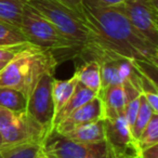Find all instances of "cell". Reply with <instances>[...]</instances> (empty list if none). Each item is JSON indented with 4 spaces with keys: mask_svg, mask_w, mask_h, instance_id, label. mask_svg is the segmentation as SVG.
Returning a JSON list of instances; mask_svg holds the SVG:
<instances>
[{
    "mask_svg": "<svg viewBox=\"0 0 158 158\" xmlns=\"http://www.w3.org/2000/svg\"><path fill=\"white\" fill-rule=\"evenodd\" d=\"M82 13L91 33L88 44L157 69L158 47L148 41L116 6H105L99 0H82Z\"/></svg>",
    "mask_w": 158,
    "mask_h": 158,
    "instance_id": "1",
    "label": "cell"
},
{
    "mask_svg": "<svg viewBox=\"0 0 158 158\" xmlns=\"http://www.w3.org/2000/svg\"><path fill=\"white\" fill-rule=\"evenodd\" d=\"M56 64V57L51 51L31 44L0 72V86L15 89L28 99L42 75L54 72Z\"/></svg>",
    "mask_w": 158,
    "mask_h": 158,
    "instance_id": "2",
    "label": "cell"
},
{
    "mask_svg": "<svg viewBox=\"0 0 158 158\" xmlns=\"http://www.w3.org/2000/svg\"><path fill=\"white\" fill-rule=\"evenodd\" d=\"M27 3L46 18L74 46L77 54L90 41L91 33L85 20L61 1L29 0Z\"/></svg>",
    "mask_w": 158,
    "mask_h": 158,
    "instance_id": "3",
    "label": "cell"
},
{
    "mask_svg": "<svg viewBox=\"0 0 158 158\" xmlns=\"http://www.w3.org/2000/svg\"><path fill=\"white\" fill-rule=\"evenodd\" d=\"M21 29L28 42L42 50L51 51L54 56L59 51H66L68 54L76 56L77 51L74 46L64 38L46 18L27 2L23 10Z\"/></svg>",
    "mask_w": 158,
    "mask_h": 158,
    "instance_id": "4",
    "label": "cell"
},
{
    "mask_svg": "<svg viewBox=\"0 0 158 158\" xmlns=\"http://www.w3.org/2000/svg\"><path fill=\"white\" fill-rule=\"evenodd\" d=\"M0 134L3 144L37 141L44 142V130L24 112H13L0 106Z\"/></svg>",
    "mask_w": 158,
    "mask_h": 158,
    "instance_id": "5",
    "label": "cell"
},
{
    "mask_svg": "<svg viewBox=\"0 0 158 158\" xmlns=\"http://www.w3.org/2000/svg\"><path fill=\"white\" fill-rule=\"evenodd\" d=\"M44 151L51 158H114L106 141L75 142L53 131L44 142Z\"/></svg>",
    "mask_w": 158,
    "mask_h": 158,
    "instance_id": "6",
    "label": "cell"
},
{
    "mask_svg": "<svg viewBox=\"0 0 158 158\" xmlns=\"http://www.w3.org/2000/svg\"><path fill=\"white\" fill-rule=\"evenodd\" d=\"M53 73L42 75L27 99L26 112L47 134V138L54 130V105L52 99V85L54 80Z\"/></svg>",
    "mask_w": 158,
    "mask_h": 158,
    "instance_id": "7",
    "label": "cell"
},
{
    "mask_svg": "<svg viewBox=\"0 0 158 158\" xmlns=\"http://www.w3.org/2000/svg\"><path fill=\"white\" fill-rule=\"evenodd\" d=\"M129 22L158 47V7L149 0H125L116 6Z\"/></svg>",
    "mask_w": 158,
    "mask_h": 158,
    "instance_id": "8",
    "label": "cell"
},
{
    "mask_svg": "<svg viewBox=\"0 0 158 158\" xmlns=\"http://www.w3.org/2000/svg\"><path fill=\"white\" fill-rule=\"evenodd\" d=\"M103 123L105 141L112 151L113 157L138 155L139 149L131 138L125 115L114 119H103Z\"/></svg>",
    "mask_w": 158,
    "mask_h": 158,
    "instance_id": "9",
    "label": "cell"
},
{
    "mask_svg": "<svg viewBox=\"0 0 158 158\" xmlns=\"http://www.w3.org/2000/svg\"><path fill=\"white\" fill-rule=\"evenodd\" d=\"M102 119H103V105H102L101 98L98 95L75 110L62 121H60L54 127L53 131L63 135L80 126L102 120Z\"/></svg>",
    "mask_w": 158,
    "mask_h": 158,
    "instance_id": "10",
    "label": "cell"
},
{
    "mask_svg": "<svg viewBox=\"0 0 158 158\" xmlns=\"http://www.w3.org/2000/svg\"><path fill=\"white\" fill-rule=\"evenodd\" d=\"M103 105V119H114L125 115L130 98L123 85H113L99 92Z\"/></svg>",
    "mask_w": 158,
    "mask_h": 158,
    "instance_id": "11",
    "label": "cell"
},
{
    "mask_svg": "<svg viewBox=\"0 0 158 158\" xmlns=\"http://www.w3.org/2000/svg\"><path fill=\"white\" fill-rule=\"evenodd\" d=\"M77 78V81L81 84L86 88L92 90L99 95L101 90V66L99 62L94 60L82 61L80 64H77L76 73L74 75Z\"/></svg>",
    "mask_w": 158,
    "mask_h": 158,
    "instance_id": "12",
    "label": "cell"
},
{
    "mask_svg": "<svg viewBox=\"0 0 158 158\" xmlns=\"http://www.w3.org/2000/svg\"><path fill=\"white\" fill-rule=\"evenodd\" d=\"M63 136L73 140L75 142L80 143H99L105 141V131H104V123L102 120H98L94 123H87L80 126L67 133L63 134Z\"/></svg>",
    "mask_w": 158,
    "mask_h": 158,
    "instance_id": "13",
    "label": "cell"
},
{
    "mask_svg": "<svg viewBox=\"0 0 158 158\" xmlns=\"http://www.w3.org/2000/svg\"><path fill=\"white\" fill-rule=\"evenodd\" d=\"M44 152V142H29L2 144L0 146V158H37Z\"/></svg>",
    "mask_w": 158,
    "mask_h": 158,
    "instance_id": "14",
    "label": "cell"
},
{
    "mask_svg": "<svg viewBox=\"0 0 158 158\" xmlns=\"http://www.w3.org/2000/svg\"><path fill=\"white\" fill-rule=\"evenodd\" d=\"M95 97H98L97 93L93 92L90 89L86 88L85 86H82L81 84H79V82L77 81L76 88H75L72 97L69 98L67 103L63 106V108H62L56 115H55L54 119H53V125H54V127L60 121H62L64 118H66L68 115L72 114L75 110H77L78 107H80L81 105H84L85 103L89 102L90 100H92L93 98H95Z\"/></svg>",
    "mask_w": 158,
    "mask_h": 158,
    "instance_id": "15",
    "label": "cell"
},
{
    "mask_svg": "<svg viewBox=\"0 0 158 158\" xmlns=\"http://www.w3.org/2000/svg\"><path fill=\"white\" fill-rule=\"evenodd\" d=\"M77 85V78L73 76L66 80H53L52 99L54 105V117L72 97Z\"/></svg>",
    "mask_w": 158,
    "mask_h": 158,
    "instance_id": "16",
    "label": "cell"
},
{
    "mask_svg": "<svg viewBox=\"0 0 158 158\" xmlns=\"http://www.w3.org/2000/svg\"><path fill=\"white\" fill-rule=\"evenodd\" d=\"M25 0H0V22L21 27Z\"/></svg>",
    "mask_w": 158,
    "mask_h": 158,
    "instance_id": "17",
    "label": "cell"
},
{
    "mask_svg": "<svg viewBox=\"0 0 158 158\" xmlns=\"http://www.w3.org/2000/svg\"><path fill=\"white\" fill-rule=\"evenodd\" d=\"M0 106L13 112H24L26 110L27 99L15 89L0 86Z\"/></svg>",
    "mask_w": 158,
    "mask_h": 158,
    "instance_id": "18",
    "label": "cell"
},
{
    "mask_svg": "<svg viewBox=\"0 0 158 158\" xmlns=\"http://www.w3.org/2000/svg\"><path fill=\"white\" fill-rule=\"evenodd\" d=\"M158 144V114H154L135 141L139 151Z\"/></svg>",
    "mask_w": 158,
    "mask_h": 158,
    "instance_id": "19",
    "label": "cell"
},
{
    "mask_svg": "<svg viewBox=\"0 0 158 158\" xmlns=\"http://www.w3.org/2000/svg\"><path fill=\"white\" fill-rule=\"evenodd\" d=\"M28 42L21 27L0 22V47H10Z\"/></svg>",
    "mask_w": 158,
    "mask_h": 158,
    "instance_id": "20",
    "label": "cell"
},
{
    "mask_svg": "<svg viewBox=\"0 0 158 158\" xmlns=\"http://www.w3.org/2000/svg\"><path fill=\"white\" fill-rule=\"evenodd\" d=\"M154 114H155V113L152 110V108L149 107L147 102L145 101L143 94L141 93L138 114H136L133 126H132V128L130 129V134H131V138L133 139L134 142H135L136 139L139 138V135L141 134L142 130L145 128V126L147 125V123H148L149 119L152 118V116H153Z\"/></svg>",
    "mask_w": 158,
    "mask_h": 158,
    "instance_id": "21",
    "label": "cell"
},
{
    "mask_svg": "<svg viewBox=\"0 0 158 158\" xmlns=\"http://www.w3.org/2000/svg\"><path fill=\"white\" fill-rule=\"evenodd\" d=\"M29 44H31V42H25V44L10 47H0V62H10Z\"/></svg>",
    "mask_w": 158,
    "mask_h": 158,
    "instance_id": "22",
    "label": "cell"
},
{
    "mask_svg": "<svg viewBox=\"0 0 158 158\" xmlns=\"http://www.w3.org/2000/svg\"><path fill=\"white\" fill-rule=\"evenodd\" d=\"M139 104H140V95L134 99L130 100L127 103V106H126L125 110V118L128 123V126L131 129L132 126L134 123V120H135L136 114H138V110H139Z\"/></svg>",
    "mask_w": 158,
    "mask_h": 158,
    "instance_id": "23",
    "label": "cell"
},
{
    "mask_svg": "<svg viewBox=\"0 0 158 158\" xmlns=\"http://www.w3.org/2000/svg\"><path fill=\"white\" fill-rule=\"evenodd\" d=\"M143 97L155 114H158V95L154 91H143Z\"/></svg>",
    "mask_w": 158,
    "mask_h": 158,
    "instance_id": "24",
    "label": "cell"
},
{
    "mask_svg": "<svg viewBox=\"0 0 158 158\" xmlns=\"http://www.w3.org/2000/svg\"><path fill=\"white\" fill-rule=\"evenodd\" d=\"M62 3L67 6L69 9L75 11L79 16L84 19V13H82V0H59Z\"/></svg>",
    "mask_w": 158,
    "mask_h": 158,
    "instance_id": "25",
    "label": "cell"
},
{
    "mask_svg": "<svg viewBox=\"0 0 158 158\" xmlns=\"http://www.w3.org/2000/svg\"><path fill=\"white\" fill-rule=\"evenodd\" d=\"M138 158H158V144L139 151Z\"/></svg>",
    "mask_w": 158,
    "mask_h": 158,
    "instance_id": "26",
    "label": "cell"
},
{
    "mask_svg": "<svg viewBox=\"0 0 158 158\" xmlns=\"http://www.w3.org/2000/svg\"><path fill=\"white\" fill-rule=\"evenodd\" d=\"M99 1L105 6H117L119 3L123 2L125 0H99Z\"/></svg>",
    "mask_w": 158,
    "mask_h": 158,
    "instance_id": "27",
    "label": "cell"
},
{
    "mask_svg": "<svg viewBox=\"0 0 158 158\" xmlns=\"http://www.w3.org/2000/svg\"><path fill=\"white\" fill-rule=\"evenodd\" d=\"M37 158H51V157H50L49 155H47V154L44 153V151L41 154H40L39 156H37Z\"/></svg>",
    "mask_w": 158,
    "mask_h": 158,
    "instance_id": "28",
    "label": "cell"
},
{
    "mask_svg": "<svg viewBox=\"0 0 158 158\" xmlns=\"http://www.w3.org/2000/svg\"><path fill=\"white\" fill-rule=\"evenodd\" d=\"M9 63V62H0V72L6 67V65Z\"/></svg>",
    "mask_w": 158,
    "mask_h": 158,
    "instance_id": "29",
    "label": "cell"
},
{
    "mask_svg": "<svg viewBox=\"0 0 158 158\" xmlns=\"http://www.w3.org/2000/svg\"><path fill=\"white\" fill-rule=\"evenodd\" d=\"M117 158H138V155L136 156H121V157H117Z\"/></svg>",
    "mask_w": 158,
    "mask_h": 158,
    "instance_id": "30",
    "label": "cell"
},
{
    "mask_svg": "<svg viewBox=\"0 0 158 158\" xmlns=\"http://www.w3.org/2000/svg\"><path fill=\"white\" fill-rule=\"evenodd\" d=\"M149 1H151L152 3H154V5L157 6V7H158V0H149Z\"/></svg>",
    "mask_w": 158,
    "mask_h": 158,
    "instance_id": "31",
    "label": "cell"
},
{
    "mask_svg": "<svg viewBox=\"0 0 158 158\" xmlns=\"http://www.w3.org/2000/svg\"><path fill=\"white\" fill-rule=\"evenodd\" d=\"M3 144V140H2V138H1V134H0V146Z\"/></svg>",
    "mask_w": 158,
    "mask_h": 158,
    "instance_id": "32",
    "label": "cell"
},
{
    "mask_svg": "<svg viewBox=\"0 0 158 158\" xmlns=\"http://www.w3.org/2000/svg\"><path fill=\"white\" fill-rule=\"evenodd\" d=\"M25 1H29V0H25Z\"/></svg>",
    "mask_w": 158,
    "mask_h": 158,
    "instance_id": "33",
    "label": "cell"
}]
</instances>
